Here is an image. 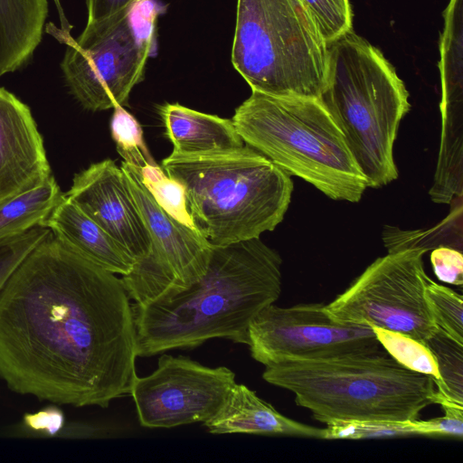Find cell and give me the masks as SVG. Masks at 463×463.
I'll return each mask as SVG.
<instances>
[{"instance_id":"6da1fadb","label":"cell","mask_w":463,"mask_h":463,"mask_svg":"<svg viewBox=\"0 0 463 463\" xmlns=\"http://www.w3.org/2000/svg\"><path fill=\"white\" fill-rule=\"evenodd\" d=\"M137 357L122 279L52 233L0 291V378L16 393L107 408L129 393Z\"/></svg>"},{"instance_id":"7a4b0ae2","label":"cell","mask_w":463,"mask_h":463,"mask_svg":"<svg viewBox=\"0 0 463 463\" xmlns=\"http://www.w3.org/2000/svg\"><path fill=\"white\" fill-rule=\"evenodd\" d=\"M281 265L260 238L213 246L199 281L168 300L133 306L137 356L194 348L213 338L248 345L250 323L280 295Z\"/></svg>"},{"instance_id":"3957f363","label":"cell","mask_w":463,"mask_h":463,"mask_svg":"<svg viewBox=\"0 0 463 463\" xmlns=\"http://www.w3.org/2000/svg\"><path fill=\"white\" fill-rule=\"evenodd\" d=\"M162 165L183 184L194 227L213 246L273 231L290 203V175L246 144L213 155L172 152Z\"/></svg>"},{"instance_id":"277c9868","label":"cell","mask_w":463,"mask_h":463,"mask_svg":"<svg viewBox=\"0 0 463 463\" xmlns=\"http://www.w3.org/2000/svg\"><path fill=\"white\" fill-rule=\"evenodd\" d=\"M262 378L288 390L325 424L335 420H411L435 403L431 376L408 369L385 350L265 366Z\"/></svg>"},{"instance_id":"5b68a950","label":"cell","mask_w":463,"mask_h":463,"mask_svg":"<svg viewBox=\"0 0 463 463\" xmlns=\"http://www.w3.org/2000/svg\"><path fill=\"white\" fill-rule=\"evenodd\" d=\"M319 100L342 132L367 187L398 177L393 144L410 109L409 93L383 53L353 30L329 45Z\"/></svg>"},{"instance_id":"8992f818","label":"cell","mask_w":463,"mask_h":463,"mask_svg":"<svg viewBox=\"0 0 463 463\" xmlns=\"http://www.w3.org/2000/svg\"><path fill=\"white\" fill-rule=\"evenodd\" d=\"M232 120L246 145L288 175L333 200L356 203L362 198L366 180L319 99L252 91Z\"/></svg>"},{"instance_id":"52a82bcc","label":"cell","mask_w":463,"mask_h":463,"mask_svg":"<svg viewBox=\"0 0 463 463\" xmlns=\"http://www.w3.org/2000/svg\"><path fill=\"white\" fill-rule=\"evenodd\" d=\"M232 62L251 88L319 99L328 48L300 0H238Z\"/></svg>"},{"instance_id":"ba28073f","label":"cell","mask_w":463,"mask_h":463,"mask_svg":"<svg viewBox=\"0 0 463 463\" xmlns=\"http://www.w3.org/2000/svg\"><path fill=\"white\" fill-rule=\"evenodd\" d=\"M162 6L137 3L109 17L87 23L77 39L61 31L66 45L61 68L67 86L83 108L100 111L123 106L143 80L156 46Z\"/></svg>"},{"instance_id":"9c48e42d","label":"cell","mask_w":463,"mask_h":463,"mask_svg":"<svg viewBox=\"0 0 463 463\" xmlns=\"http://www.w3.org/2000/svg\"><path fill=\"white\" fill-rule=\"evenodd\" d=\"M427 250L408 248L376 259L341 294L325 305L334 320L377 326L425 345L438 328L425 298Z\"/></svg>"},{"instance_id":"30bf717a","label":"cell","mask_w":463,"mask_h":463,"mask_svg":"<svg viewBox=\"0 0 463 463\" xmlns=\"http://www.w3.org/2000/svg\"><path fill=\"white\" fill-rule=\"evenodd\" d=\"M120 168L151 237L149 253L135 261L131 270L122 276V282L136 306L168 300L204 276L213 245L156 203L138 168L126 162Z\"/></svg>"},{"instance_id":"8fae6325","label":"cell","mask_w":463,"mask_h":463,"mask_svg":"<svg viewBox=\"0 0 463 463\" xmlns=\"http://www.w3.org/2000/svg\"><path fill=\"white\" fill-rule=\"evenodd\" d=\"M248 337L251 357L265 366L384 350L370 326L337 322L318 303L288 307L271 304L252 320Z\"/></svg>"},{"instance_id":"7c38bea8","label":"cell","mask_w":463,"mask_h":463,"mask_svg":"<svg viewBox=\"0 0 463 463\" xmlns=\"http://www.w3.org/2000/svg\"><path fill=\"white\" fill-rule=\"evenodd\" d=\"M235 384V373L226 366L162 354L152 373L135 377L129 394L143 427L170 429L210 420Z\"/></svg>"},{"instance_id":"4fadbf2b","label":"cell","mask_w":463,"mask_h":463,"mask_svg":"<svg viewBox=\"0 0 463 463\" xmlns=\"http://www.w3.org/2000/svg\"><path fill=\"white\" fill-rule=\"evenodd\" d=\"M65 194L135 261L149 253V232L125 175L114 161L105 159L76 174Z\"/></svg>"},{"instance_id":"5bb4252c","label":"cell","mask_w":463,"mask_h":463,"mask_svg":"<svg viewBox=\"0 0 463 463\" xmlns=\"http://www.w3.org/2000/svg\"><path fill=\"white\" fill-rule=\"evenodd\" d=\"M52 175L30 109L0 87V200Z\"/></svg>"},{"instance_id":"9a60e30c","label":"cell","mask_w":463,"mask_h":463,"mask_svg":"<svg viewBox=\"0 0 463 463\" xmlns=\"http://www.w3.org/2000/svg\"><path fill=\"white\" fill-rule=\"evenodd\" d=\"M212 434L285 435L326 439V428L289 419L244 384L236 383L218 412L203 423Z\"/></svg>"},{"instance_id":"2e32d148","label":"cell","mask_w":463,"mask_h":463,"mask_svg":"<svg viewBox=\"0 0 463 463\" xmlns=\"http://www.w3.org/2000/svg\"><path fill=\"white\" fill-rule=\"evenodd\" d=\"M41 226L48 228L71 250L114 274H128L135 263L134 259L65 193Z\"/></svg>"},{"instance_id":"e0dca14e","label":"cell","mask_w":463,"mask_h":463,"mask_svg":"<svg viewBox=\"0 0 463 463\" xmlns=\"http://www.w3.org/2000/svg\"><path fill=\"white\" fill-rule=\"evenodd\" d=\"M158 112L175 153L213 155L233 151L245 145L232 119L199 112L178 103L162 105Z\"/></svg>"},{"instance_id":"ac0fdd59","label":"cell","mask_w":463,"mask_h":463,"mask_svg":"<svg viewBox=\"0 0 463 463\" xmlns=\"http://www.w3.org/2000/svg\"><path fill=\"white\" fill-rule=\"evenodd\" d=\"M47 15L48 0H0V78L32 59Z\"/></svg>"},{"instance_id":"d6986e66","label":"cell","mask_w":463,"mask_h":463,"mask_svg":"<svg viewBox=\"0 0 463 463\" xmlns=\"http://www.w3.org/2000/svg\"><path fill=\"white\" fill-rule=\"evenodd\" d=\"M62 194L51 175L32 187L0 200V238L41 226Z\"/></svg>"},{"instance_id":"ffe728a7","label":"cell","mask_w":463,"mask_h":463,"mask_svg":"<svg viewBox=\"0 0 463 463\" xmlns=\"http://www.w3.org/2000/svg\"><path fill=\"white\" fill-rule=\"evenodd\" d=\"M326 439H361L407 436L435 437L430 420H335L326 424Z\"/></svg>"},{"instance_id":"44dd1931","label":"cell","mask_w":463,"mask_h":463,"mask_svg":"<svg viewBox=\"0 0 463 463\" xmlns=\"http://www.w3.org/2000/svg\"><path fill=\"white\" fill-rule=\"evenodd\" d=\"M425 345L433 354L438 364L439 382L436 384L437 393L463 405V344L437 328Z\"/></svg>"},{"instance_id":"7402d4cb","label":"cell","mask_w":463,"mask_h":463,"mask_svg":"<svg viewBox=\"0 0 463 463\" xmlns=\"http://www.w3.org/2000/svg\"><path fill=\"white\" fill-rule=\"evenodd\" d=\"M382 347L408 369L430 375L435 386L439 382L438 364L433 354L421 342L406 335L371 326Z\"/></svg>"},{"instance_id":"603a6c76","label":"cell","mask_w":463,"mask_h":463,"mask_svg":"<svg viewBox=\"0 0 463 463\" xmlns=\"http://www.w3.org/2000/svg\"><path fill=\"white\" fill-rule=\"evenodd\" d=\"M138 170L145 187L156 203L171 217L194 229L183 184L165 175L156 163L147 164Z\"/></svg>"},{"instance_id":"cb8c5ba5","label":"cell","mask_w":463,"mask_h":463,"mask_svg":"<svg viewBox=\"0 0 463 463\" xmlns=\"http://www.w3.org/2000/svg\"><path fill=\"white\" fill-rule=\"evenodd\" d=\"M425 298L436 326L463 344L462 296L429 278Z\"/></svg>"},{"instance_id":"d4e9b609","label":"cell","mask_w":463,"mask_h":463,"mask_svg":"<svg viewBox=\"0 0 463 463\" xmlns=\"http://www.w3.org/2000/svg\"><path fill=\"white\" fill-rule=\"evenodd\" d=\"M113 109L111 136L124 162L138 169L147 164H154L145 144L142 128L136 118L122 106H116Z\"/></svg>"},{"instance_id":"484cf974","label":"cell","mask_w":463,"mask_h":463,"mask_svg":"<svg viewBox=\"0 0 463 463\" xmlns=\"http://www.w3.org/2000/svg\"><path fill=\"white\" fill-rule=\"evenodd\" d=\"M327 45L352 31L348 0H300Z\"/></svg>"},{"instance_id":"4316f807","label":"cell","mask_w":463,"mask_h":463,"mask_svg":"<svg viewBox=\"0 0 463 463\" xmlns=\"http://www.w3.org/2000/svg\"><path fill=\"white\" fill-rule=\"evenodd\" d=\"M51 233L48 228L37 226L0 238V291L24 258Z\"/></svg>"},{"instance_id":"83f0119b","label":"cell","mask_w":463,"mask_h":463,"mask_svg":"<svg viewBox=\"0 0 463 463\" xmlns=\"http://www.w3.org/2000/svg\"><path fill=\"white\" fill-rule=\"evenodd\" d=\"M436 277L442 282L456 286L463 284V255L449 246L436 247L430 254Z\"/></svg>"},{"instance_id":"f1b7e54d","label":"cell","mask_w":463,"mask_h":463,"mask_svg":"<svg viewBox=\"0 0 463 463\" xmlns=\"http://www.w3.org/2000/svg\"><path fill=\"white\" fill-rule=\"evenodd\" d=\"M65 418L62 411L55 406L47 407L34 413L24 416V424L30 430L41 434L53 436L64 427Z\"/></svg>"},{"instance_id":"f546056e","label":"cell","mask_w":463,"mask_h":463,"mask_svg":"<svg viewBox=\"0 0 463 463\" xmlns=\"http://www.w3.org/2000/svg\"><path fill=\"white\" fill-rule=\"evenodd\" d=\"M143 1L145 0H86L87 23L109 17Z\"/></svg>"}]
</instances>
